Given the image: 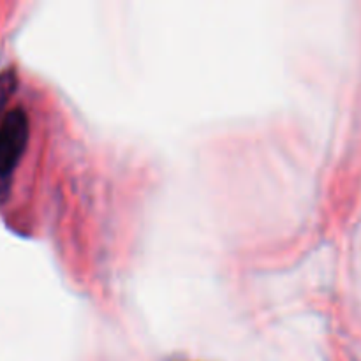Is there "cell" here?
I'll list each match as a JSON object with an SVG mask.
<instances>
[{"mask_svg": "<svg viewBox=\"0 0 361 361\" xmlns=\"http://www.w3.org/2000/svg\"><path fill=\"white\" fill-rule=\"evenodd\" d=\"M28 141V118L21 108H14L0 122V201L7 196L14 169L21 161Z\"/></svg>", "mask_w": 361, "mask_h": 361, "instance_id": "1", "label": "cell"}]
</instances>
